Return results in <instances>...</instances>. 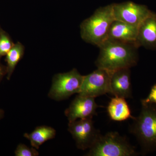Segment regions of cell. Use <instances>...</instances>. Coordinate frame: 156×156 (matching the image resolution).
Wrapping results in <instances>:
<instances>
[{
	"label": "cell",
	"instance_id": "obj_7",
	"mask_svg": "<svg viewBox=\"0 0 156 156\" xmlns=\"http://www.w3.org/2000/svg\"><path fill=\"white\" fill-rule=\"evenodd\" d=\"M68 131L75 140L77 147L82 150L90 148L101 135L94 127L92 118L69 122Z\"/></svg>",
	"mask_w": 156,
	"mask_h": 156
},
{
	"label": "cell",
	"instance_id": "obj_16",
	"mask_svg": "<svg viewBox=\"0 0 156 156\" xmlns=\"http://www.w3.org/2000/svg\"><path fill=\"white\" fill-rule=\"evenodd\" d=\"M16 156H37L39 155L37 149L28 147L23 144H20L15 151Z\"/></svg>",
	"mask_w": 156,
	"mask_h": 156
},
{
	"label": "cell",
	"instance_id": "obj_1",
	"mask_svg": "<svg viewBox=\"0 0 156 156\" xmlns=\"http://www.w3.org/2000/svg\"><path fill=\"white\" fill-rule=\"evenodd\" d=\"M99 55L95 62L98 68L110 72L135 66L138 61L136 44L107 40L98 47Z\"/></svg>",
	"mask_w": 156,
	"mask_h": 156
},
{
	"label": "cell",
	"instance_id": "obj_20",
	"mask_svg": "<svg viewBox=\"0 0 156 156\" xmlns=\"http://www.w3.org/2000/svg\"><path fill=\"white\" fill-rule=\"evenodd\" d=\"M5 112L2 109L0 108V121L4 118Z\"/></svg>",
	"mask_w": 156,
	"mask_h": 156
},
{
	"label": "cell",
	"instance_id": "obj_12",
	"mask_svg": "<svg viewBox=\"0 0 156 156\" xmlns=\"http://www.w3.org/2000/svg\"><path fill=\"white\" fill-rule=\"evenodd\" d=\"M138 31L136 27L115 20L110 29L108 40L136 44Z\"/></svg>",
	"mask_w": 156,
	"mask_h": 156
},
{
	"label": "cell",
	"instance_id": "obj_4",
	"mask_svg": "<svg viewBox=\"0 0 156 156\" xmlns=\"http://www.w3.org/2000/svg\"><path fill=\"white\" fill-rule=\"evenodd\" d=\"M88 156H132L136 154L135 148L125 137L117 132H110L101 135L92 147Z\"/></svg>",
	"mask_w": 156,
	"mask_h": 156
},
{
	"label": "cell",
	"instance_id": "obj_10",
	"mask_svg": "<svg viewBox=\"0 0 156 156\" xmlns=\"http://www.w3.org/2000/svg\"><path fill=\"white\" fill-rule=\"evenodd\" d=\"M110 88L111 94L116 97L125 99L132 97L130 69H122L112 72Z\"/></svg>",
	"mask_w": 156,
	"mask_h": 156
},
{
	"label": "cell",
	"instance_id": "obj_17",
	"mask_svg": "<svg viewBox=\"0 0 156 156\" xmlns=\"http://www.w3.org/2000/svg\"><path fill=\"white\" fill-rule=\"evenodd\" d=\"M13 45L8 36L4 33H0V57L7 55Z\"/></svg>",
	"mask_w": 156,
	"mask_h": 156
},
{
	"label": "cell",
	"instance_id": "obj_6",
	"mask_svg": "<svg viewBox=\"0 0 156 156\" xmlns=\"http://www.w3.org/2000/svg\"><path fill=\"white\" fill-rule=\"evenodd\" d=\"M112 72L102 69H97L84 77L79 95L95 98L111 93Z\"/></svg>",
	"mask_w": 156,
	"mask_h": 156
},
{
	"label": "cell",
	"instance_id": "obj_15",
	"mask_svg": "<svg viewBox=\"0 0 156 156\" xmlns=\"http://www.w3.org/2000/svg\"><path fill=\"white\" fill-rule=\"evenodd\" d=\"M23 53V47L21 44L17 43L16 44L13 45L9 53L6 55L7 79L8 80H10L14 69L22 57Z\"/></svg>",
	"mask_w": 156,
	"mask_h": 156
},
{
	"label": "cell",
	"instance_id": "obj_8",
	"mask_svg": "<svg viewBox=\"0 0 156 156\" xmlns=\"http://www.w3.org/2000/svg\"><path fill=\"white\" fill-rule=\"evenodd\" d=\"M151 12L146 6L133 2L113 4V13L115 20L138 28Z\"/></svg>",
	"mask_w": 156,
	"mask_h": 156
},
{
	"label": "cell",
	"instance_id": "obj_19",
	"mask_svg": "<svg viewBox=\"0 0 156 156\" xmlns=\"http://www.w3.org/2000/svg\"><path fill=\"white\" fill-rule=\"evenodd\" d=\"M4 73H5V70H4V69L0 65V80L4 75Z\"/></svg>",
	"mask_w": 156,
	"mask_h": 156
},
{
	"label": "cell",
	"instance_id": "obj_14",
	"mask_svg": "<svg viewBox=\"0 0 156 156\" xmlns=\"http://www.w3.org/2000/svg\"><path fill=\"white\" fill-rule=\"evenodd\" d=\"M56 135V131L50 126H43L37 127L30 133H25L24 137L28 139L32 147L39 149L45 142L53 139Z\"/></svg>",
	"mask_w": 156,
	"mask_h": 156
},
{
	"label": "cell",
	"instance_id": "obj_18",
	"mask_svg": "<svg viewBox=\"0 0 156 156\" xmlns=\"http://www.w3.org/2000/svg\"><path fill=\"white\" fill-rule=\"evenodd\" d=\"M141 104H156V84L152 87L151 92L147 98L141 101Z\"/></svg>",
	"mask_w": 156,
	"mask_h": 156
},
{
	"label": "cell",
	"instance_id": "obj_2",
	"mask_svg": "<svg viewBox=\"0 0 156 156\" xmlns=\"http://www.w3.org/2000/svg\"><path fill=\"white\" fill-rule=\"evenodd\" d=\"M115 20L113 4L99 8L81 24L82 38L99 47L108 39L110 29Z\"/></svg>",
	"mask_w": 156,
	"mask_h": 156
},
{
	"label": "cell",
	"instance_id": "obj_3",
	"mask_svg": "<svg viewBox=\"0 0 156 156\" xmlns=\"http://www.w3.org/2000/svg\"><path fill=\"white\" fill-rule=\"evenodd\" d=\"M130 131L138 140L144 152L156 148V104H142L139 115L134 117Z\"/></svg>",
	"mask_w": 156,
	"mask_h": 156
},
{
	"label": "cell",
	"instance_id": "obj_13",
	"mask_svg": "<svg viewBox=\"0 0 156 156\" xmlns=\"http://www.w3.org/2000/svg\"><path fill=\"white\" fill-rule=\"evenodd\" d=\"M107 111L111 119L117 122H122L129 119H133L131 110L126 99L115 96L108 104Z\"/></svg>",
	"mask_w": 156,
	"mask_h": 156
},
{
	"label": "cell",
	"instance_id": "obj_11",
	"mask_svg": "<svg viewBox=\"0 0 156 156\" xmlns=\"http://www.w3.org/2000/svg\"><path fill=\"white\" fill-rule=\"evenodd\" d=\"M136 44L138 47L156 48V14L152 12L140 26Z\"/></svg>",
	"mask_w": 156,
	"mask_h": 156
},
{
	"label": "cell",
	"instance_id": "obj_5",
	"mask_svg": "<svg viewBox=\"0 0 156 156\" xmlns=\"http://www.w3.org/2000/svg\"><path fill=\"white\" fill-rule=\"evenodd\" d=\"M84 77L75 69L68 73L56 75L53 77L48 96L52 99L60 101L73 94H79Z\"/></svg>",
	"mask_w": 156,
	"mask_h": 156
},
{
	"label": "cell",
	"instance_id": "obj_9",
	"mask_svg": "<svg viewBox=\"0 0 156 156\" xmlns=\"http://www.w3.org/2000/svg\"><path fill=\"white\" fill-rule=\"evenodd\" d=\"M95 98L78 94L65 111L69 122L78 119L92 118L97 115L96 109L99 106L95 102Z\"/></svg>",
	"mask_w": 156,
	"mask_h": 156
}]
</instances>
